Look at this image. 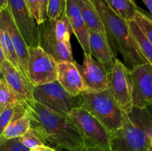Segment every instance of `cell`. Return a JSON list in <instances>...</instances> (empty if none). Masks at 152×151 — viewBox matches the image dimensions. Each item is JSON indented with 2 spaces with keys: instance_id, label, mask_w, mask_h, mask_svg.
<instances>
[{
  "instance_id": "1",
  "label": "cell",
  "mask_w": 152,
  "mask_h": 151,
  "mask_svg": "<svg viewBox=\"0 0 152 151\" xmlns=\"http://www.w3.org/2000/svg\"><path fill=\"white\" fill-rule=\"evenodd\" d=\"M25 113L31 119V127L46 143L68 151H80L87 146L86 139L69 115L53 112L34 100L25 103Z\"/></svg>"
},
{
  "instance_id": "2",
  "label": "cell",
  "mask_w": 152,
  "mask_h": 151,
  "mask_svg": "<svg viewBox=\"0 0 152 151\" xmlns=\"http://www.w3.org/2000/svg\"><path fill=\"white\" fill-rule=\"evenodd\" d=\"M93 3L102 19L113 51L116 50L121 55L123 64L132 70L137 65L148 63L132 35L129 22L117 16L105 0H93Z\"/></svg>"
},
{
  "instance_id": "3",
  "label": "cell",
  "mask_w": 152,
  "mask_h": 151,
  "mask_svg": "<svg viewBox=\"0 0 152 151\" xmlns=\"http://www.w3.org/2000/svg\"><path fill=\"white\" fill-rule=\"evenodd\" d=\"M152 118L145 108L133 107L123 111L122 127L111 135L112 151H150Z\"/></svg>"
},
{
  "instance_id": "4",
  "label": "cell",
  "mask_w": 152,
  "mask_h": 151,
  "mask_svg": "<svg viewBox=\"0 0 152 151\" xmlns=\"http://www.w3.org/2000/svg\"><path fill=\"white\" fill-rule=\"evenodd\" d=\"M81 96L82 107L93 114L111 135L122 127L123 110L113 96L110 87L99 92L86 90Z\"/></svg>"
},
{
  "instance_id": "5",
  "label": "cell",
  "mask_w": 152,
  "mask_h": 151,
  "mask_svg": "<svg viewBox=\"0 0 152 151\" xmlns=\"http://www.w3.org/2000/svg\"><path fill=\"white\" fill-rule=\"evenodd\" d=\"M33 100L53 112L69 115L71 110L82 107L81 94L72 96L57 81L41 85L33 86Z\"/></svg>"
},
{
  "instance_id": "6",
  "label": "cell",
  "mask_w": 152,
  "mask_h": 151,
  "mask_svg": "<svg viewBox=\"0 0 152 151\" xmlns=\"http://www.w3.org/2000/svg\"><path fill=\"white\" fill-rule=\"evenodd\" d=\"M27 77L33 86L56 81L57 62L40 46L28 47Z\"/></svg>"
},
{
  "instance_id": "7",
  "label": "cell",
  "mask_w": 152,
  "mask_h": 151,
  "mask_svg": "<svg viewBox=\"0 0 152 151\" xmlns=\"http://www.w3.org/2000/svg\"><path fill=\"white\" fill-rule=\"evenodd\" d=\"M88 144L111 150V133L89 111L83 107H76L69 114Z\"/></svg>"
},
{
  "instance_id": "8",
  "label": "cell",
  "mask_w": 152,
  "mask_h": 151,
  "mask_svg": "<svg viewBox=\"0 0 152 151\" xmlns=\"http://www.w3.org/2000/svg\"><path fill=\"white\" fill-rule=\"evenodd\" d=\"M110 89L121 109L126 113L132 112L134 106L130 70L117 58L110 73Z\"/></svg>"
},
{
  "instance_id": "9",
  "label": "cell",
  "mask_w": 152,
  "mask_h": 151,
  "mask_svg": "<svg viewBox=\"0 0 152 151\" xmlns=\"http://www.w3.org/2000/svg\"><path fill=\"white\" fill-rule=\"evenodd\" d=\"M7 9L28 47L39 46V29L25 0H8Z\"/></svg>"
},
{
  "instance_id": "10",
  "label": "cell",
  "mask_w": 152,
  "mask_h": 151,
  "mask_svg": "<svg viewBox=\"0 0 152 151\" xmlns=\"http://www.w3.org/2000/svg\"><path fill=\"white\" fill-rule=\"evenodd\" d=\"M130 74L134 107L145 108L152 100V66L148 63L137 65L130 70Z\"/></svg>"
},
{
  "instance_id": "11",
  "label": "cell",
  "mask_w": 152,
  "mask_h": 151,
  "mask_svg": "<svg viewBox=\"0 0 152 151\" xmlns=\"http://www.w3.org/2000/svg\"><path fill=\"white\" fill-rule=\"evenodd\" d=\"M87 90L99 92L110 87V74L103 65L91 54L84 53L83 65L76 62Z\"/></svg>"
},
{
  "instance_id": "12",
  "label": "cell",
  "mask_w": 152,
  "mask_h": 151,
  "mask_svg": "<svg viewBox=\"0 0 152 151\" xmlns=\"http://www.w3.org/2000/svg\"><path fill=\"white\" fill-rule=\"evenodd\" d=\"M47 19L38 25L39 46L53 56L57 63L64 61L75 62L73 57L71 42L60 41L56 38Z\"/></svg>"
},
{
  "instance_id": "13",
  "label": "cell",
  "mask_w": 152,
  "mask_h": 151,
  "mask_svg": "<svg viewBox=\"0 0 152 151\" xmlns=\"http://www.w3.org/2000/svg\"><path fill=\"white\" fill-rule=\"evenodd\" d=\"M0 76L9 88L23 103L33 100V85L28 78L11 63L5 60L0 65Z\"/></svg>"
},
{
  "instance_id": "14",
  "label": "cell",
  "mask_w": 152,
  "mask_h": 151,
  "mask_svg": "<svg viewBox=\"0 0 152 151\" xmlns=\"http://www.w3.org/2000/svg\"><path fill=\"white\" fill-rule=\"evenodd\" d=\"M56 81L72 96H78L87 90L76 61L58 62Z\"/></svg>"
},
{
  "instance_id": "15",
  "label": "cell",
  "mask_w": 152,
  "mask_h": 151,
  "mask_svg": "<svg viewBox=\"0 0 152 151\" xmlns=\"http://www.w3.org/2000/svg\"><path fill=\"white\" fill-rule=\"evenodd\" d=\"M0 27L4 28L8 32L13 46H14L16 56H17L19 69H20L21 72L23 73V75L27 77L28 46L13 22L10 12L7 8L0 12Z\"/></svg>"
},
{
  "instance_id": "16",
  "label": "cell",
  "mask_w": 152,
  "mask_h": 151,
  "mask_svg": "<svg viewBox=\"0 0 152 151\" xmlns=\"http://www.w3.org/2000/svg\"><path fill=\"white\" fill-rule=\"evenodd\" d=\"M88 31L91 55L99 61L110 74L114 67L116 56L106 34L100 32Z\"/></svg>"
},
{
  "instance_id": "17",
  "label": "cell",
  "mask_w": 152,
  "mask_h": 151,
  "mask_svg": "<svg viewBox=\"0 0 152 151\" xmlns=\"http://www.w3.org/2000/svg\"><path fill=\"white\" fill-rule=\"evenodd\" d=\"M69 19L73 34L75 35L86 54H91L89 46V31L84 22L81 11L76 0H65L64 12Z\"/></svg>"
},
{
  "instance_id": "18",
  "label": "cell",
  "mask_w": 152,
  "mask_h": 151,
  "mask_svg": "<svg viewBox=\"0 0 152 151\" xmlns=\"http://www.w3.org/2000/svg\"><path fill=\"white\" fill-rule=\"evenodd\" d=\"M88 30L105 33L103 23L93 1L90 0H76Z\"/></svg>"
},
{
  "instance_id": "19",
  "label": "cell",
  "mask_w": 152,
  "mask_h": 151,
  "mask_svg": "<svg viewBox=\"0 0 152 151\" xmlns=\"http://www.w3.org/2000/svg\"><path fill=\"white\" fill-rule=\"evenodd\" d=\"M31 128V119L27 113H19L16 114L13 119L9 123L8 125L0 136V143L8 139L19 138L23 136Z\"/></svg>"
},
{
  "instance_id": "20",
  "label": "cell",
  "mask_w": 152,
  "mask_h": 151,
  "mask_svg": "<svg viewBox=\"0 0 152 151\" xmlns=\"http://www.w3.org/2000/svg\"><path fill=\"white\" fill-rule=\"evenodd\" d=\"M110 8L124 20L129 22L134 19L139 8L134 0H105Z\"/></svg>"
},
{
  "instance_id": "21",
  "label": "cell",
  "mask_w": 152,
  "mask_h": 151,
  "mask_svg": "<svg viewBox=\"0 0 152 151\" xmlns=\"http://www.w3.org/2000/svg\"><path fill=\"white\" fill-rule=\"evenodd\" d=\"M47 21L56 38L60 41L71 42V36L73 34L72 28L69 19L65 13L59 19L54 20L48 19Z\"/></svg>"
},
{
  "instance_id": "22",
  "label": "cell",
  "mask_w": 152,
  "mask_h": 151,
  "mask_svg": "<svg viewBox=\"0 0 152 151\" xmlns=\"http://www.w3.org/2000/svg\"><path fill=\"white\" fill-rule=\"evenodd\" d=\"M129 25L130 28L132 35L134 37L135 40L139 45L140 49L142 52V55L148 62L149 65L152 66V44L144 36L141 30L134 20L129 21Z\"/></svg>"
},
{
  "instance_id": "23",
  "label": "cell",
  "mask_w": 152,
  "mask_h": 151,
  "mask_svg": "<svg viewBox=\"0 0 152 151\" xmlns=\"http://www.w3.org/2000/svg\"><path fill=\"white\" fill-rule=\"evenodd\" d=\"M0 45L2 48L5 60L11 63L15 68L19 69V61L15 51L14 46L7 30L0 27ZM21 71V70H20Z\"/></svg>"
},
{
  "instance_id": "24",
  "label": "cell",
  "mask_w": 152,
  "mask_h": 151,
  "mask_svg": "<svg viewBox=\"0 0 152 151\" xmlns=\"http://www.w3.org/2000/svg\"><path fill=\"white\" fill-rule=\"evenodd\" d=\"M25 110V105L10 104L0 112V136H1L9 123L16 116V114L24 113Z\"/></svg>"
},
{
  "instance_id": "25",
  "label": "cell",
  "mask_w": 152,
  "mask_h": 151,
  "mask_svg": "<svg viewBox=\"0 0 152 151\" xmlns=\"http://www.w3.org/2000/svg\"><path fill=\"white\" fill-rule=\"evenodd\" d=\"M10 104L25 105L13 93L0 76V112Z\"/></svg>"
},
{
  "instance_id": "26",
  "label": "cell",
  "mask_w": 152,
  "mask_h": 151,
  "mask_svg": "<svg viewBox=\"0 0 152 151\" xmlns=\"http://www.w3.org/2000/svg\"><path fill=\"white\" fill-rule=\"evenodd\" d=\"M19 139L22 144L30 150L42 145H46V142L42 137L41 135L32 127H31L23 136L19 137Z\"/></svg>"
},
{
  "instance_id": "27",
  "label": "cell",
  "mask_w": 152,
  "mask_h": 151,
  "mask_svg": "<svg viewBox=\"0 0 152 151\" xmlns=\"http://www.w3.org/2000/svg\"><path fill=\"white\" fill-rule=\"evenodd\" d=\"M133 20L152 44V20L148 14L138 10Z\"/></svg>"
},
{
  "instance_id": "28",
  "label": "cell",
  "mask_w": 152,
  "mask_h": 151,
  "mask_svg": "<svg viewBox=\"0 0 152 151\" xmlns=\"http://www.w3.org/2000/svg\"><path fill=\"white\" fill-rule=\"evenodd\" d=\"M65 8V0H48V19H57L63 15Z\"/></svg>"
},
{
  "instance_id": "29",
  "label": "cell",
  "mask_w": 152,
  "mask_h": 151,
  "mask_svg": "<svg viewBox=\"0 0 152 151\" xmlns=\"http://www.w3.org/2000/svg\"><path fill=\"white\" fill-rule=\"evenodd\" d=\"M0 151H30V149L22 144L19 138H14L1 142Z\"/></svg>"
},
{
  "instance_id": "30",
  "label": "cell",
  "mask_w": 152,
  "mask_h": 151,
  "mask_svg": "<svg viewBox=\"0 0 152 151\" xmlns=\"http://www.w3.org/2000/svg\"><path fill=\"white\" fill-rule=\"evenodd\" d=\"M26 5L28 7V10L31 12L33 17L35 19L37 25H39L41 23V19H40V10H39V0H25Z\"/></svg>"
},
{
  "instance_id": "31",
  "label": "cell",
  "mask_w": 152,
  "mask_h": 151,
  "mask_svg": "<svg viewBox=\"0 0 152 151\" xmlns=\"http://www.w3.org/2000/svg\"><path fill=\"white\" fill-rule=\"evenodd\" d=\"M39 4L40 10V19L41 23L45 21L48 19V0H39ZM40 23V24H41Z\"/></svg>"
},
{
  "instance_id": "32",
  "label": "cell",
  "mask_w": 152,
  "mask_h": 151,
  "mask_svg": "<svg viewBox=\"0 0 152 151\" xmlns=\"http://www.w3.org/2000/svg\"><path fill=\"white\" fill-rule=\"evenodd\" d=\"M80 151H112V150H108L99 147L95 146V145L88 144L87 146H86L84 149H83Z\"/></svg>"
},
{
  "instance_id": "33",
  "label": "cell",
  "mask_w": 152,
  "mask_h": 151,
  "mask_svg": "<svg viewBox=\"0 0 152 151\" xmlns=\"http://www.w3.org/2000/svg\"><path fill=\"white\" fill-rule=\"evenodd\" d=\"M30 151H57L50 147L47 146V145H42V146L34 148V149L30 150Z\"/></svg>"
},
{
  "instance_id": "34",
  "label": "cell",
  "mask_w": 152,
  "mask_h": 151,
  "mask_svg": "<svg viewBox=\"0 0 152 151\" xmlns=\"http://www.w3.org/2000/svg\"><path fill=\"white\" fill-rule=\"evenodd\" d=\"M143 1L144 4H145L148 9L150 11V14H148V16H149L150 19L152 20V0H142Z\"/></svg>"
},
{
  "instance_id": "35",
  "label": "cell",
  "mask_w": 152,
  "mask_h": 151,
  "mask_svg": "<svg viewBox=\"0 0 152 151\" xmlns=\"http://www.w3.org/2000/svg\"><path fill=\"white\" fill-rule=\"evenodd\" d=\"M8 5V0H0V12L6 10Z\"/></svg>"
},
{
  "instance_id": "36",
  "label": "cell",
  "mask_w": 152,
  "mask_h": 151,
  "mask_svg": "<svg viewBox=\"0 0 152 151\" xmlns=\"http://www.w3.org/2000/svg\"><path fill=\"white\" fill-rule=\"evenodd\" d=\"M145 108L147 110L148 113H149L150 116H151L152 118V100L149 101L148 102H147Z\"/></svg>"
},
{
  "instance_id": "37",
  "label": "cell",
  "mask_w": 152,
  "mask_h": 151,
  "mask_svg": "<svg viewBox=\"0 0 152 151\" xmlns=\"http://www.w3.org/2000/svg\"><path fill=\"white\" fill-rule=\"evenodd\" d=\"M5 61V58H4V53H3L2 48H1V45H0V65Z\"/></svg>"
},
{
  "instance_id": "38",
  "label": "cell",
  "mask_w": 152,
  "mask_h": 151,
  "mask_svg": "<svg viewBox=\"0 0 152 151\" xmlns=\"http://www.w3.org/2000/svg\"><path fill=\"white\" fill-rule=\"evenodd\" d=\"M149 142H150V146H151V147L152 148V133L151 134V136H150V139H149Z\"/></svg>"
},
{
  "instance_id": "39",
  "label": "cell",
  "mask_w": 152,
  "mask_h": 151,
  "mask_svg": "<svg viewBox=\"0 0 152 151\" xmlns=\"http://www.w3.org/2000/svg\"><path fill=\"white\" fill-rule=\"evenodd\" d=\"M90 1H93V0H90Z\"/></svg>"
},
{
  "instance_id": "40",
  "label": "cell",
  "mask_w": 152,
  "mask_h": 151,
  "mask_svg": "<svg viewBox=\"0 0 152 151\" xmlns=\"http://www.w3.org/2000/svg\"><path fill=\"white\" fill-rule=\"evenodd\" d=\"M150 151H152V149H151V150H150Z\"/></svg>"
}]
</instances>
